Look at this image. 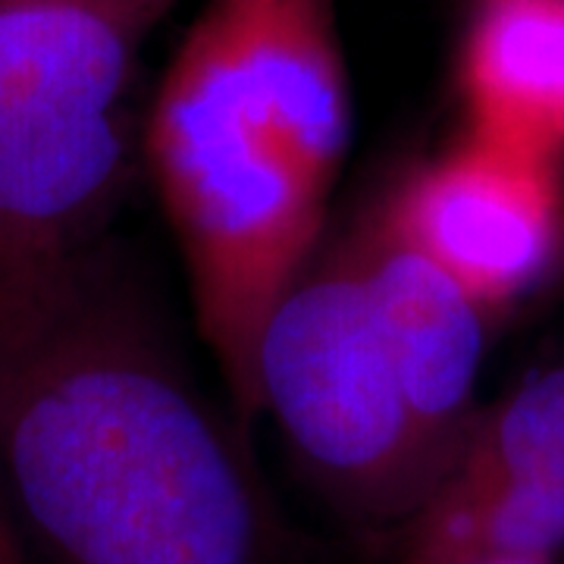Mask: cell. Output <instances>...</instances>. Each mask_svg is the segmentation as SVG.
<instances>
[{
  "label": "cell",
  "mask_w": 564,
  "mask_h": 564,
  "mask_svg": "<svg viewBox=\"0 0 564 564\" xmlns=\"http://www.w3.org/2000/svg\"><path fill=\"white\" fill-rule=\"evenodd\" d=\"M462 91L474 139L558 166L564 0H474Z\"/></svg>",
  "instance_id": "obj_10"
},
{
  "label": "cell",
  "mask_w": 564,
  "mask_h": 564,
  "mask_svg": "<svg viewBox=\"0 0 564 564\" xmlns=\"http://www.w3.org/2000/svg\"><path fill=\"white\" fill-rule=\"evenodd\" d=\"M380 204L489 317L530 295L564 248L558 166L474 135L417 163Z\"/></svg>",
  "instance_id": "obj_5"
},
{
  "label": "cell",
  "mask_w": 564,
  "mask_h": 564,
  "mask_svg": "<svg viewBox=\"0 0 564 564\" xmlns=\"http://www.w3.org/2000/svg\"><path fill=\"white\" fill-rule=\"evenodd\" d=\"M402 564H555L540 555H499V552H458V555H404Z\"/></svg>",
  "instance_id": "obj_11"
},
{
  "label": "cell",
  "mask_w": 564,
  "mask_h": 564,
  "mask_svg": "<svg viewBox=\"0 0 564 564\" xmlns=\"http://www.w3.org/2000/svg\"><path fill=\"white\" fill-rule=\"evenodd\" d=\"M270 414L314 484L364 524L404 527L440 484L348 236L321 245L258 348Z\"/></svg>",
  "instance_id": "obj_2"
},
{
  "label": "cell",
  "mask_w": 564,
  "mask_h": 564,
  "mask_svg": "<svg viewBox=\"0 0 564 564\" xmlns=\"http://www.w3.org/2000/svg\"><path fill=\"white\" fill-rule=\"evenodd\" d=\"M373 314L383 329L404 402L440 480L477 414V380L486 351V314L433 258L408 242L383 204H373L348 232Z\"/></svg>",
  "instance_id": "obj_8"
},
{
  "label": "cell",
  "mask_w": 564,
  "mask_h": 564,
  "mask_svg": "<svg viewBox=\"0 0 564 564\" xmlns=\"http://www.w3.org/2000/svg\"><path fill=\"white\" fill-rule=\"evenodd\" d=\"M564 552V364L477 408L443 480L404 527V555Z\"/></svg>",
  "instance_id": "obj_6"
},
{
  "label": "cell",
  "mask_w": 564,
  "mask_h": 564,
  "mask_svg": "<svg viewBox=\"0 0 564 564\" xmlns=\"http://www.w3.org/2000/svg\"><path fill=\"white\" fill-rule=\"evenodd\" d=\"M0 564H35V555L10 514V505L0 489Z\"/></svg>",
  "instance_id": "obj_12"
},
{
  "label": "cell",
  "mask_w": 564,
  "mask_h": 564,
  "mask_svg": "<svg viewBox=\"0 0 564 564\" xmlns=\"http://www.w3.org/2000/svg\"><path fill=\"white\" fill-rule=\"evenodd\" d=\"M141 3H161L163 7V0H141Z\"/></svg>",
  "instance_id": "obj_13"
},
{
  "label": "cell",
  "mask_w": 564,
  "mask_h": 564,
  "mask_svg": "<svg viewBox=\"0 0 564 564\" xmlns=\"http://www.w3.org/2000/svg\"><path fill=\"white\" fill-rule=\"evenodd\" d=\"M0 489L44 564H276L229 430L101 242L0 292Z\"/></svg>",
  "instance_id": "obj_1"
},
{
  "label": "cell",
  "mask_w": 564,
  "mask_h": 564,
  "mask_svg": "<svg viewBox=\"0 0 564 564\" xmlns=\"http://www.w3.org/2000/svg\"><path fill=\"white\" fill-rule=\"evenodd\" d=\"M148 161L180 239L204 343L245 417L258 414L270 314L323 245L326 195L276 144L158 95Z\"/></svg>",
  "instance_id": "obj_3"
},
{
  "label": "cell",
  "mask_w": 564,
  "mask_h": 564,
  "mask_svg": "<svg viewBox=\"0 0 564 564\" xmlns=\"http://www.w3.org/2000/svg\"><path fill=\"white\" fill-rule=\"evenodd\" d=\"M126 180L120 110H0V292L44 280L107 242Z\"/></svg>",
  "instance_id": "obj_7"
},
{
  "label": "cell",
  "mask_w": 564,
  "mask_h": 564,
  "mask_svg": "<svg viewBox=\"0 0 564 564\" xmlns=\"http://www.w3.org/2000/svg\"><path fill=\"white\" fill-rule=\"evenodd\" d=\"M158 95L242 126L329 188L351 144L336 3L207 0Z\"/></svg>",
  "instance_id": "obj_4"
},
{
  "label": "cell",
  "mask_w": 564,
  "mask_h": 564,
  "mask_svg": "<svg viewBox=\"0 0 564 564\" xmlns=\"http://www.w3.org/2000/svg\"><path fill=\"white\" fill-rule=\"evenodd\" d=\"M161 3L0 0V110L117 113Z\"/></svg>",
  "instance_id": "obj_9"
}]
</instances>
